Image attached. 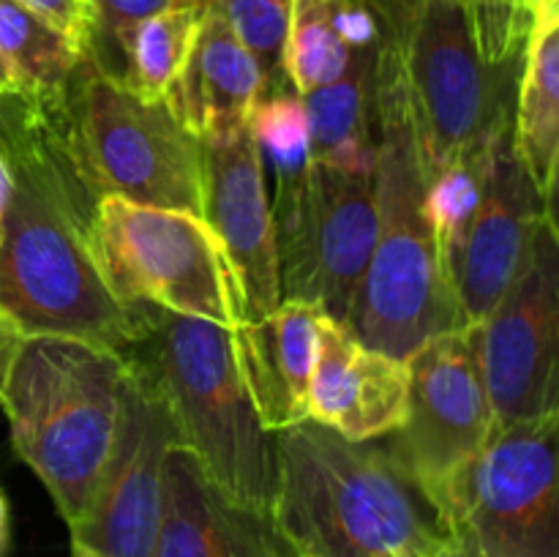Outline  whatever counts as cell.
I'll list each match as a JSON object with an SVG mask.
<instances>
[{
	"instance_id": "1",
	"label": "cell",
	"mask_w": 559,
	"mask_h": 557,
	"mask_svg": "<svg viewBox=\"0 0 559 557\" xmlns=\"http://www.w3.org/2000/svg\"><path fill=\"white\" fill-rule=\"evenodd\" d=\"M0 156L11 175L0 227V317L20 333L85 339L123 355L136 315L98 268L104 194L74 145L69 96L33 102L0 93Z\"/></svg>"
},
{
	"instance_id": "2",
	"label": "cell",
	"mask_w": 559,
	"mask_h": 557,
	"mask_svg": "<svg viewBox=\"0 0 559 557\" xmlns=\"http://www.w3.org/2000/svg\"><path fill=\"white\" fill-rule=\"evenodd\" d=\"M271 557H440L451 528L388 446L300 420L276 431Z\"/></svg>"
},
{
	"instance_id": "3",
	"label": "cell",
	"mask_w": 559,
	"mask_h": 557,
	"mask_svg": "<svg viewBox=\"0 0 559 557\" xmlns=\"http://www.w3.org/2000/svg\"><path fill=\"white\" fill-rule=\"evenodd\" d=\"M424 194L418 142L385 22L377 63V240L347 328L366 347L402 360L426 339L462 328L453 287L437 257Z\"/></svg>"
},
{
	"instance_id": "4",
	"label": "cell",
	"mask_w": 559,
	"mask_h": 557,
	"mask_svg": "<svg viewBox=\"0 0 559 557\" xmlns=\"http://www.w3.org/2000/svg\"><path fill=\"white\" fill-rule=\"evenodd\" d=\"M134 315L136 336L123 358L158 388L180 446L213 489L265 524L276 484V435L257 415L235 333L156 306H134Z\"/></svg>"
},
{
	"instance_id": "5",
	"label": "cell",
	"mask_w": 559,
	"mask_h": 557,
	"mask_svg": "<svg viewBox=\"0 0 559 557\" xmlns=\"http://www.w3.org/2000/svg\"><path fill=\"white\" fill-rule=\"evenodd\" d=\"M126 375L129 364L115 349L55 333H16L0 364L11 446L69 530L91 508L112 453Z\"/></svg>"
},
{
	"instance_id": "6",
	"label": "cell",
	"mask_w": 559,
	"mask_h": 557,
	"mask_svg": "<svg viewBox=\"0 0 559 557\" xmlns=\"http://www.w3.org/2000/svg\"><path fill=\"white\" fill-rule=\"evenodd\" d=\"M371 3L391 27L420 167L429 178L513 118L519 69L484 63L462 0Z\"/></svg>"
},
{
	"instance_id": "7",
	"label": "cell",
	"mask_w": 559,
	"mask_h": 557,
	"mask_svg": "<svg viewBox=\"0 0 559 557\" xmlns=\"http://www.w3.org/2000/svg\"><path fill=\"white\" fill-rule=\"evenodd\" d=\"M96 260L126 306H156L235 331L243 293L222 240L202 216L104 194L96 211Z\"/></svg>"
},
{
	"instance_id": "8",
	"label": "cell",
	"mask_w": 559,
	"mask_h": 557,
	"mask_svg": "<svg viewBox=\"0 0 559 557\" xmlns=\"http://www.w3.org/2000/svg\"><path fill=\"white\" fill-rule=\"evenodd\" d=\"M69 123L102 194L202 216V142L164 102H145L82 60L69 91Z\"/></svg>"
},
{
	"instance_id": "9",
	"label": "cell",
	"mask_w": 559,
	"mask_h": 557,
	"mask_svg": "<svg viewBox=\"0 0 559 557\" xmlns=\"http://www.w3.org/2000/svg\"><path fill=\"white\" fill-rule=\"evenodd\" d=\"M559 410L495 424L448 491L453 541L480 557H559Z\"/></svg>"
},
{
	"instance_id": "10",
	"label": "cell",
	"mask_w": 559,
	"mask_h": 557,
	"mask_svg": "<svg viewBox=\"0 0 559 557\" xmlns=\"http://www.w3.org/2000/svg\"><path fill=\"white\" fill-rule=\"evenodd\" d=\"M282 300L314 304L347 325L377 240V167L311 158L295 191L271 200Z\"/></svg>"
},
{
	"instance_id": "11",
	"label": "cell",
	"mask_w": 559,
	"mask_h": 557,
	"mask_svg": "<svg viewBox=\"0 0 559 557\" xmlns=\"http://www.w3.org/2000/svg\"><path fill=\"white\" fill-rule=\"evenodd\" d=\"M475 328L495 424L559 410V238L555 213L530 238L500 304Z\"/></svg>"
},
{
	"instance_id": "12",
	"label": "cell",
	"mask_w": 559,
	"mask_h": 557,
	"mask_svg": "<svg viewBox=\"0 0 559 557\" xmlns=\"http://www.w3.org/2000/svg\"><path fill=\"white\" fill-rule=\"evenodd\" d=\"M407 366V415L388 435V448L445 517L448 491L495 429L475 328H453L426 339Z\"/></svg>"
},
{
	"instance_id": "13",
	"label": "cell",
	"mask_w": 559,
	"mask_h": 557,
	"mask_svg": "<svg viewBox=\"0 0 559 557\" xmlns=\"http://www.w3.org/2000/svg\"><path fill=\"white\" fill-rule=\"evenodd\" d=\"M129 364L120 424L91 508L71 528V546L96 557H153L164 506L167 457L180 446L173 415L151 377Z\"/></svg>"
},
{
	"instance_id": "14",
	"label": "cell",
	"mask_w": 559,
	"mask_h": 557,
	"mask_svg": "<svg viewBox=\"0 0 559 557\" xmlns=\"http://www.w3.org/2000/svg\"><path fill=\"white\" fill-rule=\"evenodd\" d=\"M555 205L540 197L513 147V118L495 134L478 211L453 265L459 325H478L516 276L530 238Z\"/></svg>"
},
{
	"instance_id": "15",
	"label": "cell",
	"mask_w": 559,
	"mask_h": 557,
	"mask_svg": "<svg viewBox=\"0 0 559 557\" xmlns=\"http://www.w3.org/2000/svg\"><path fill=\"white\" fill-rule=\"evenodd\" d=\"M202 218L222 240L243 293L246 322L282 304L267 175L249 129L202 140Z\"/></svg>"
},
{
	"instance_id": "16",
	"label": "cell",
	"mask_w": 559,
	"mask_h": 557,
	"mask_svg": "<svg viewBox=\"0 0 559 557\" xmlns=\"http://www.w3.org/2000/svg\"><path fill=\"white\" fill-rule=\"evenodd\" d=\"M407 396V360L366 347L347 325L322 317L309 382V420L349 442L380 440L404 424Z\"/></svg>"
},
{
	"instance_id": "17",
	"label": "cell",
	"mask_w": 559,
	"mask_h": 557,
	"mask_svg": "<svg viewBox=\"0 0 559 557\" xmlns=\"http://www.w3.org/2000/svg\"><path fill=\"white\" fill-rule=\"evenodd\" d=\"M267 91L260 60L213 3L207 5L189 60L167 93L178 123L200 142L235 134L249 129L251 112Z\"/></svg>"
},
{
	"instance_id": "18",
	"label": "cell",
	"mask_w": 559,
	"mask_h": 557,
	"mask_svg": "<svg viewBox=\"0 0 559 557\" xmlns=\"http://www.w3.org/2000/svg\"><path fill=\"white\" fill-rule=\"evenodd\" d=\"M322 317L320 306L284 298L267 317L233 331L257 415L273 435L309 420V382Z\"/></svg>"
},
{
	"instance_id": "19",
	"label": "cell",
	"mask_w": 559,
	"mask_h": 557,
	"mask_svg": "<svg viewBox=\"0 0 559 557\" xmlns=\"http://www.w3.org/2000/svg\"><path fill=\"white\" fill-rule=\"evenodd\" d=\"M153 557H271L265 524L229 506L197 459L175 446L164 470V506Z\"/></svg>"
},
{
	"instance_id": "20",
	"label": "cell",
	"mask_w": 559,
	"mask_h": 557,
	"mask_svg": "<svg viewBox=\"0 0 559 557\" xmlns=\"http://www.w3.org/2000/svg\"><path fill=\"white\" fill-rule=\"evenodd\" d=\"M513 147L535 189L555 205L559 156V0H530L513 93Z\"/></svg>"
},
{
	"instance_id": "21",
	"label": "cell",
	"mask_w": 559,
	"mask_h": 557,
	"mask_svg": "<svg viewBox=\"0 0 559 557\" xmlns=\"http://www.w3.org/2000/svg\"><path fill=\"white\" fill-rule=\"evenodd\" d=\"M380 47L382 38L371 47L353 49V58L338 80L304 96L306 120H309V151L314 162L344 169L377 167Z\"/></svg>"
},
{
	"instance_id": "22",
	"label": "cell",
	"mask_w": 559,
	"mask_h": 557,
	"mask_svg": "<svg viewBox=\"0 0 559 557\" xmlns=\"http://www.w3.org/2000/svg\"><path fill=\"white\" fill-rule=\"evenodd\" d=\"M87 55L63 33L16 0H0V63L11 93L33 102H60Z\"/></svg>"
},
{
	"instance_id": "23",
	"label": "cell",
	"mask_w": 559,
	"mask_h": 557,
	"mask_svg": "<svg viewBox=\"0 0 559 557\" xmlns=\"http://www.w3.org/2000/svg\"><path fill=\"white\" fill-rule=\"evenodd\" d=\"M211 0H180L147 16L131 33L123 87L145 102H164L183 71Z\"/></svg>"
},
{
	"instance_id": "24",
	"label": "cell",
	"mask_w": 559,
	"mask_h": 557,
	"mask_svg": "<svg viewBox=\"0 0 559 557\" xmlns=\"http://www.w3.org/2000/svg\"><path fill=\"white\" fill-rule=\"evenodd\" d=\"M338 0H289L282 71L300 96L344 74L353 49L336 27Z\"/></svg>"
},
{
	"instance_id": "25",
	"label": "cell",
	"mask_w": 559,
	"mask_h": 557,
	"mask_svg": "<svg viewBox=\"0 0 559 557\" xmlns=\"http://www.w3.org/2000/svg\"><path fill=\"white\" fill-rule=\"evenodd\" d=\"M491 140L459 153L445 167H440L426 178V218H429L437 257H440L442 273H445L448 282H451L453 265H456L459 249H462L469 222L478 211Z\"/></svg>"
},
{
	"instance_id": "26",
	"label": "cell",
	"mask_w": 559,
	"mask_h": 557,
	"mask_svg": "<svg viewBox=\"0 0 559 557\" xmlns=\"http://www.w3.org/2000/svg\"><path fill=\"white\" fill-rule=\"evenodd\" d=\"M249 134L260 151L265 175L271 173L276 180L273 197L298 189L311 162L304 96L289 85L267 91L251 112Z\"/></svg>"
},
{
	"instance_id": "27",
	"label": "cell",
	"mask_w": 559,
	"mask_h": 557,
	"mask_svg": "<svg viewBox=\"0 0 559 557\" xmlns=\"http://www.w3.org/2000/svg\"><path fill=\"white\" fill-rule=\"evenodd\" d=\"M211 3L260 60L271 91L289 85L282 71V44L289 0H211Z\"/></svg>"
},
{
	"instance_id": "28",
	"label": "cell",
	"mask_w": 559,
	"mask_h": 557,
	"mask_svg": "<svg viewBox=\"0 0 559 557\" xmlns=\"http://www.w3.org/2000/svg\"><path fill=\"white\" fill-rule=\"evenodd\" d=\"M93 11L87 58L112 80H123L126 49L140 22L180 0H87Z\"/></svg>"
},
{
	"instance_id": "29",
	"label": "cell",
	"mask_w": 559,
	"mask_h": 557,
	"mask_svg": "<svg viewBox=\"0 0 559 557\" xmlns=\"http://www.w3.org/2000/svg\"><path fill=\"white\" fill-rule=\"evenodd\" d=\"M16 3L25 5L36 16H41L47 25L63 33L76 49L87 55L93 31V11L87 0H16Z\"/></svg>"
},
{
	"instance_id": "30",
	"label": "cell",
	"mask_w": 559,
	"mask_h": 557,
	"mask_svg": "<svg viewBox=\"0 0 559 557\" xmlns=\"http://www.w3.org/2000/svg\"><path fill=\"white\" fill-rule=\"evenodd\" d=\"M11 546V519H9V500H5L3 489H0V557L9 555Z\"/></svg>"
},
{
	"instance_id": "31",
	"label": "cell",
	"mask_w": 559,
	"mask_h": 557,
	"mask_svg": "<svg viewBox=\"0 0 559 557\" xmlns=\"http://www.w3.org/2000/svg\"><path fill=\"white\" fill-rule=\"evenodd\" d=\"M9 191H11V175H9V167H5L3 156H0V227H3V213H5V202H9Z\"/></svg>"
},
{
	"instance_id": "32",
	"label": "cell",
	"mask_w": 559,
	"mask_h": 557,
	"mask_svg": "<svg viewBox=\"0 0 559 557\" xmlns=\"http://www.w3.org/2000/svg\"><path fill=\"white\" fill-rule=\"evenodd\" d=\"M14 333H20V331H16V328H11L9 322H5L3 317H0V355H3L5 344L11 342V336H14Z\"/></svg>"
},
{
	"instance_id": "33",
	"label": "cell",
	"mask_w": 559,
	"mask_h": 557,
	"mask_svg": "<svg viewBox=\"0 0 559 557\" xmlns=\"http://www.w3.org/2000/svg\"><path fill=\"white\" fill-rule=\"evenodd\" d=\"M448 557H480V555H478V552L467 549V546L453 544V546H451V552H448Z\"/></svg>"
},
{
	"instance_id": "34",
	"label": "cell",
	"mask_w": 559,
	"mask_h": 557,
	"mask_svg": "<svg viewBox=\"0 0 559 557\" xmlns=\"http://www.w3.org/2000/svg\"><path fill=\"white\" fill-rule=\"evenodd\" d=\"M0 93H11V82H9V74H5L3 63H0Z\"/></svg>"
},
{
	"instance_id": "35",
	"label": "cell",
	"mask_w": 559,
	"mask_h": 557,
	"mask_svg": "<svg viewBox=\"0 0 559 557\" xmlns=\"http://www.w3.org/2000/svg\"><path fill=\"white\" fill-rule=\"evenodd\" d=\"M71 557H96V555H87V552L74 549V546H71Z\"/></svg>"
},
{
	"instance_id": "36",
	"label": "cell",
	"mask_w": 559,
	"mask_h": 557,
	"mask_svg": "<svg viewBox=\"0 0 559 557\" xmlns=\"http://www.w3.org/2000/svg\"><path fill=\"white\" fill-rule=\"evenodd\" d=\"M448 552H451V549H448ZM448 552H445V555H440V557H448Z\"/></svg>"
},
{
	"instance_id": "37",
	"label": "cell",
	"mask_w": 559,
	"mask_h": 557,
	"mask_svg": "<svg viewBox=\"0 0 559 557\" xmlns=\"http://www.w3.org/2000/svg\"><path fill=\"white\" fill-rule=\"evenodd\" d=\"M462 3H464V5H467V0H462Z\"/></svg>"
}]
</instances>
